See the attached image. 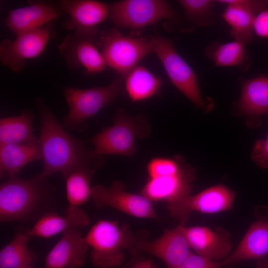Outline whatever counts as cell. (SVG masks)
I'll list each match as a JSON object with an SVG mask.
<instances>
[{
    "instance_id": "obj_1",
    "label": "cell",
    "mask_w": 268,
    "mask_h": 268,
    "mask_svg": "<svg viewBox=\"0 0 268 268\" xmlns=\"http://www.w3.org/2000/svg\"><path fill=\"white\" fill-rule=\"evenodd\" d=\"M39 115L40 134L38 138L42 170L46 177L60 173L64 178L71 172L82 168L98 169L103 157L96 156L84 143L67 133L57 121L44 100L35 103Z\"/></svg>"
},
{
    "instance_id": "obj_2",
    "label": "cell",
    "mask_w": 268,
    "mask_h": 268,
    "mask_svg": "<svg viewBox=\"0 0 268 268\" xmlns=\"http://www.w3.org/2000/svg\"><path fill=\"white\" fill-rule=\"evenodd\" d=\"M48 177L40 173L29 179H8L0 186V220L21 221L35 213L47 197Z\"/></svg>"
},
{
    "instance_id": "obj_3",
    "label": "cell",
    "mask_w": 268,
    "mask_h": 268,
    "mask_svg": "<svg viewBox=\"0 0 268 268\" xmlns=\"http://www.w3.org/2000/svg\"><path fill=\"white\" fill-rule=\"evenodd\" d=\"M149 131L144 117H133L120 110L113 124L103 129L88 141L93 145L92 151L96 156L117 155L132 157L136 151L137 138H145Z\"/></svg>"
},
{
    "instance_id": "obj_4",
    "label": "cell",
    "mask_w": 268,
    "mask_h": 268,
    "mask_svg": "<svg viewBox=\"0 0 268 268\" xmlns=\"http://www.w3.org/2000/svg\"><path fill=\"white\" fill-rule=\"evenodd\" d=\"M123 80L120 77L106 86L88 89L63 87L69 107L68 112L62 121L63 128L76 132L84 131L87 120L122 93L124 88Z\"/></svg>"
},
{
    "instance_id": "obj_5",
    "label": "cell",
    "mask_w": 268,
    "mask_h": 268,
    "mask_svg": "<svg viewBox=\"0 0 268 268\" xmlns=\"http://www.w3.org/2000/svg\"><path fill=\"white\" fill-rule=\"evenodd\" d=\"M97 42L107 66L123 79L145 56L152 52L151 36H125L115 28L103 31Z\"/></svg>"
},
{
    "instance_id": "obj_6",
    "label": "cell",
    "mask_w": 268,
    "mask_h": 268,
    "mask_svg": "<svg viewBox=\"0 0 268 268\" xmlns=\"http://www.w3.org/2000/svg\"><path fill=\"white\" fill-rule=\"evenodd\" d=\"M151 40L152 52L160 59L173 85L198 108L205 112L212 110V101L202 98L196 73L177 52L173 42L158 34L151 36Z\"/></svg>"
},
{
    "instance_id": "obj_7",
    "label": "cell",
    "mask_w": 268,
    "mask_h": 268,
    "mask_svg": "<svg viewBox=\"0 0 268 268\" xmlns=\"http://www.w3.org/2000/svg\"><path fill=\"white\" fill-rule=\"evenodd\" d=\"M185 224L179 223L174 228L165 230L159 238L147 241L127 230L125 249L134 256L142 252L154 255L161 259L168 268H176L192 253L186 237Z\"/></svg>"
},
{
    "instance_id": "obj_8",
    "label": "cell",
    "mask_w": 268,
    "mask_h": 268,
    "mask_svg": "<svg viewBox=\"0 0 268 268\" xmlns=\"http://www.w3.org/2000/svg\"><path fill=\"white\" fill-rule=\"evenodd\" d=\"M109 18L116 26L141 28L161 20L177 21L179 16L162 0H124L108 4Z\"/></svg>"
},
{
    "instance_id": "obj_9",
    "label": "cell",
    "mask_w": 268,
    "mask_h": 268,
    "mask_svg": "<svg viewBox=\"0 0 268 268\" xmlns=\"http://www.w3.org/2000/svg\"><path fill=\"white\" fill-rule=\"evenodd\" d=\"M126 225L120 228L116 221L102 220L94 225L85 237L92 248L93 264L103 268H115L124 261Z\"/></svg>"
},
{
    "instance_id": "obj_10",
    "label": "cell",
    "mask_w": 268,
    "mask_h": 268,
    "mask_svg": "<svg viewBox=\"0 0 268 268\" xmlns=\"http://www.w3.org/2000/svg\"><path fill=\"white\" fill-rule=\"evenodd\" d=\"M235 196L234 190L218 184L198 194H189L166 203V208L172 217L186 224L190 214L194 211L214 214L230 209Z\"/></svg>"
},
{
    "instance_id": "obj_11",
    "label": "cell",
    "mask_w": 268,
    "mask_h": 268,
    "mask_svg": "<svg viewBox=\"0 0 268 268\" xmlns=\"http://www.w3.org/2000/svg\"><path fill=\"white\" fill-rule=\"evenodd\" d=\"M124 184L114 181L110 187L101 185L91 187V198L95 207H113L128 215L141 218L158 219L152 201L141 194L127 192Z\"/></svg>"
},
{
    "instance_id": "obj_12",
    "label": "cell",
    "mask_w": 268,
    "mask_h": 268,
    "mask_svg": "<svg viewBox=\"0 0 268 268\" xmlns=\"http://www.w3.org/2000/svg\"><path fill=\"white\" fill-rule=\"evenodd\" d=\"M55 33L50 23L39 29L16 35L11 41L3 40L0 44L1 63L16 72L26 66V60L38 56Z\"/></svg>"
},
{
    "instance_id": "obj_13",
    "label": "cell",
    "mask_w": 268,
    "mask_h": 268,
    "mask_svg": "<svg viewBox=\"0 0 268 268\" xmlns=\"http://www.w3.org/2000/svg\"><path fill=\"white\" fill-rule=\"evenodd\" d=\"M254 216L255 220L235 250L222 260L224 267L256 261L268 255V206L255 207Z\"/></svg>"
},
{
    "instance_id": "obj_14",
    "label": "cell",
    "mask_w": 268,
    "mask_h": 268,
    "mask_svg": "<svg viewBox=\"0 0 268 268\" xmlns=\"http://www.w3.org/2000/svg\"><path fill=\"white\" fill-rule=\"evenodd\" d=\"M61 8L69 16L63 27L78 36L95 38L98 26L109 17L108 4L92 0H62Z\"/></svg>"
},
{
    "instance_id": "obj_15",
    "label": "cell",
    "mask_w": 268,
    "mask_h": 268,
    "mask_svg": "<svg viewBox=\"0 0 268 268\" xmlns=\"http://www.w3.org/2000/svg\"><path fill=\"white\" fill-rule=\"evenodd\" d=\"M95 42V38L74 34L63 39L58 49L70 70L83 67L85 73L90 75L106 69L107 65Z\"/></svg>"
},
{
    "instance_id": "obj_16",
    "label": "cell",
    "mask_w": 268,
    "mask_h": 268,
    "mask_svg": "<svg viewBox=\"0 0 268 268\" xmlns=\"http://www.w3.org/2000/svg\"><path fill=\"white\" fill-rule=\"evenodd\" d=\"M184 232L190 248L197 254L215 261H222L229 255L232 248L231 234L224 228L185 226Z\"/></svg>"
},
{
    "instance_id": "obj_17",
    "label": "cell",
    "mask_w": 268,
    "mask_h": 268,
    "mask_svg": "<svg viewBox=\"0 0 268 268\" xmlns=\"http://www.w3.org/2000/svg\"><path fill=\"white\" fill-rule=\"evenodd\" d=\"M195 175V169L186 164L176 174L149 178L140 193L151 201L172 202L190 194Z\"/></svg>"
},
{
    "instance_id": "obj_18",
    "label": "cell",
    "mask_w": 268,
    "mask_h": 268,
    "mask_svg": "<svg viewBox=\"0 0 268 268\" xmlns=\"http://www.w3.org/2000/svg\"><path fill=\"white\" fill-rule=\"evenodd\" d=\"M226 5L222 14L230 26L231 36L235 40L245 44L252 39L254 21L256 15L268 6L267 0H220Z\"/></svg>"
},
{
    "instance_id": "obj_19",
    "label": "cell",
    "mask_w": 268,
    "mask_h": 268,
    "mask_svg": "<svg viewBox=\"0 0 268 268\" xmlns=\"http://www.w3.org/2000/svg\"><path fill=\"white\" fill-rule=\"evenodd\" d=\"M46 256L44 268H78L84 264L88 249L78 229L64 231Z\"/></svg>"
},
{
    "instance_id": "obj_20",
    "label": "cell",
    "mask_w": 268,
    "mask_h": 268,
    "mask_svg": "<svg viewBox=\"0 0 268 268\" xmlns=\"http://www.w3.org/2000/svg\"><path fill=\"white\" fill-rule=\"evenodd\" d=\"M235 107L239 114L246 117L250 127L260 126L261 116L268 114V77L260 76L244 81Z\"/></svg>"
},
{
    "instance_id": "obj_21",
    "label": "cell",
    "mask_w": 268,
    "mask_h": 268,
    "mask_svg": "<svg viewBox=\"0 0 268 268\" xmlns=\"http://www.w3.org/2000/svg\"><path fill=\"white\" fill-rule=\"evenodd\" d=\"M61 14L46 3L35 2L9 10L5 23L17 35L41 28Z\"/></svg>"
},
{
    "instance_id": "obj_22",
    "label": "cell",
    "mask_w": 268,
    "mask_h": 268,
    "mask_svg": "<svg viewBox=\"0 0 268 268\" xmlns=\"http://www.w3.org/2000/svg\"><path fill=\"white\" fill-rule=\"evenodd\" d=\"M89 218L80 207L67 206L65 214L46 213L30 230L29 236L48 238L70 229H79L88 225Z\"/></svg>"
},
{
    "instance_id": "obj_23",
    "label": "cell",
    "mask_w": 268,
    "mask_h": 268,
    "mask_svg": "<svg viewBox=\"0 0 268 268\" xmlns=\"http://www.w3.org/2000/svg\"><path fill=\"white\" fill-rule=\"evenodd\" d=\"M41 159L39 140L27 144L0 146V178L7 179L17 174L29 163Z\"/></svg>"
},
{
    "instance_id": "obj_24",
    "label": "cell",
    "mask_w": 268,
    "mask_h": 268,
    "mask_svg": "<svg viewBox=\"0 0 268 268\" xmlns=\"http://www.w3.org/2000/svg\"><path fill=\"white\" fill-rule=\"evenodd\" d=\"M34 117L31 110L24 109L15 116L0 120V146L37 142L32 126Z\"/></svg>"
},
{
    "instance_id": "obj_25",
    "label": "cell",
    "mask_w": 268,
    "mask_h": 268,
    "mask_svg": "<svg viewBox=\"0 0 268 268\" xmlns=\"http://www.w3.org/2000/svg\"><path fill=\"white\" fill-rule=\"evenodd\" d=\"M245 45L237 40L226 43L215 41L206 48L205 54L217 66H236L241 71H246L251 61Z\"/></svg>"
},
{
    "instance_id": "obj_26",
    "label": "cell",
    "mask_w": 268,
    "mask_h": 268,
    "mask_svg": "<svg viewBox=\"0 0 268 268\" xmlns=\"http://www.w3.org/2000/svg\"><path fill=\"white\" fill-rule=\"evenodd\" d=\"M125 88L130 99L140 101L158 94L162 80L146 68L136 66L126 76Z\"/></svg>"
},
{
    "instance_id": "obj_27",
    "label": "cell",
    "mask_w": 268,
    "mask_h": 268,
    "mask_svg": "<svg viewBox=\"0 0 268 268\" xmlns=\"http://www.w3.org/2000/svg\"><path fill=\"white\" fill-rule=\"evenodd\" d=\"M30 237L25 231H19L0 252V268L31 267L36 259L35 253L27 246Z\"/></svg>"
},
{
    "instance_id": "obj_28",
    "label": "cell",
    "mask_w": 268,
    "mask_h": 268,
    "mask_svg": "<svg viewBox=\"0 0 268 268\" xmlns=\"http://www.w3.org/2000/svg\"><path fill=\"white\" fill-rule=\"evenodd\" d=\"M97 169L82 168L70 173L65 178L68 205L79 207L91 198V180Z\"/></svg>"
},
{
    "instance_id": "obj_29",
    "label": "cell",
    "mask_w": 268,
    "mask_h": 268,
    "mask_svg": "<svg viewBox=\"0 0 268 268\" xmlns=\"http://www.w3.org/2000/svg\"><path fill=\"white\" fill-rule=\"evenodd\" d=\"M185 16L193 25L208 27L215 23L213 7L215 1L212 0H180Z\"/></svg>"
},
{
    "instance_id": "obj_30",
    "label": "cell",
    "mask_w": 268,
    "mask_h": 268,
    "mask_svg": "<svg viewBox=\"0 0 268 268\" xmlns=\"http://www.w3.org/2000/svg\"><path fill=\"white\" fill-rule=\"evenodd\" d=\"M186 164L183 158L176 155L173 158L156 157L151 159L147 166L149 178L178 173Z\"/></svg>"
},
{
    "instance_id": "obj_31",
    "label": "cell",
    "mask_w": 268,
    "mask_h": 268,
    "mask_svg": "<svg viewBox=\"0 0 268 268\" xmlns=\"http://www.w3.org/2000/svg\"><path fill=\"white\" fill-rule=\"evenodd\" d=\"M222 261L211 260L191 253L176 268H221Z\"/></svg>"
},
{
    "instance_id": "obj_32",
    "label": "cell",
    "mask_w": 268,
    "mask_h": 268,
    "mask_svg": "<svg viewBox=\"0 0 268 268\" xmlns=\"http://www.w3.org/2000/svg\"><path fill=\"white\" fill-rule=\"evenodd\" d=\"M251 157L258 166L268 169V134L265 139H259L256 141Z\"/></svg>"
},
{
    "instance_id": "obj_33",
    "label": "cell",
    "mask_w": 268,
    "mask_h": 268,
    "mask_svg": "<svg viewBox=\"0 0 268 268\" xmlns=\"http://www.w3.org/2000/svg\"><path fill=\"white\" fill-rule=\"evenodd\" d=\"M253 32L259 37L268 38V8L261 11L255 16Z\"/></svg>"
},
{
    "instance_id": "obj_34",
    "label": "cell",
    "mask_w": 268,
    "mask_h": 268,
    "mask_svg": "<svg viewBox=\"0 0 268 268\" xmlns=\"http://www.w3.org/2000/svg\"><path fill=\"white\" fill-rule=\"evenodd\" d=\"M128 268H156V267L150 259L139 258L131 262Z\"/></svg>"
},
{
    "instance_id": "obj_35",
    "label": "cell",
    "mask_w": 268,
    "mask_h": 268,
    "mask_svg": "<svg viewBox=\"0 0 268 268\" xmlns=\"http://www.w3.org/2000/svg\"><path fill=\"white\" fill-rule=\"evenodd\" d=\"M255 266L256 268H268V259L266 257L256 260Z\"/></svg>"
},
{
    "instance_id": "obj_36",
    "label": "cell",
    "mask_w": 268,
    "mask_h": 268,
    "mask_svg": "<svg viewBox=\"0 0 268 268\" xmlns=\"http://www.w3.org/2000/svg\"><path fill=\"white\" fill-rule=\"evenodd\" d=\"M32 268L31 267H25V268Z\"/></svg>"
},
{
    "instance_id": "obj_37",
    "label": "cell",
    "mask_w": 268,
    "mask_h": 268,
    "mask_svg": "<svg viewBox=\"0 0 268 268\" xmlns=\"http://www.w3.org/2000/svg\"><path fill=\"white\" fill-rule=\"evenodd\" d=\"M267 1L268 5V0H267Z\"/></svg>"
}]
</instances>
